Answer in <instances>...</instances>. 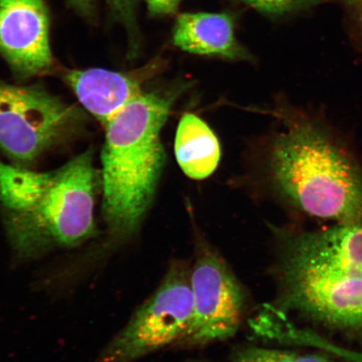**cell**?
Listing matches in <instances>:
<instances>
[{
	"label": "cell",
	"mask_w": 362,
	"mask_h": 362,
	"mask_svg": "<svg viewBox=\"0 0 362 362\" xmlns=\"http://www.w3.org/2000/svg\"><path fill=\"white\" fill-rule=\"evenodd\" d=\"M182 88L142 92L105 127L103 216L113 244L132 238L151 206L165 162L160 132Z\"/></svg>",
	"instance_id": "cell-3"
},
{
	"label": "cell",
	"mask_w": 362,
	"mask_h": 362,
	"mask_svg": "<svg viewBox=\"0 0 362 362\" xmlns=\"http://www.w3.org/2000/svg\"><path fill=\"white\" fill-rule=\"evenodd\" d=\"M164 67L165 61L156 57L142 68L130 72L90 68L66 71L63 76L85 110L106 127L143 92V84Z\"/></svg>",
	"instance_id": "cell-9"
},
{
	"label": "cell",
	"mask_w": 362,
	"mask_h": 362,
	"mask_svg": "<svg viewBox=\"0 0 362 362\" xmlns=\"http://www.w3.org/2000/svg\"><path fill=\"white\" fill-rule=\"evenodd\" d=\"M276 185L305 214L362 225V170L322 130L298 123L271 151Z\"/></svg>",
	"instance_id": "cell-4"
},
{
	"label": "cell",
	"mask_w": 362,
	"mask_h": 362,
	"mask_svg": "<svg viewBox=\"0 0 362 362\" xmlns=\"http://www.w3.org/2000/svg\"><path fill=\"white\" fill-rule=\"evenodd\" d=\"M96 189L93 149L48 172L0 161V208L16 255L28 259L93 238Z\"/></svg>",
	"instance_id": "cell-2"
},
{
	"label": "cell",
	"mask_w": 362,
	"mask_h": 362,
	"mask_svg": "<svg viewBox=\"0 0 362 362\" xmlns=\"http://www.w3.org/2000/svg\"><path fill=\"white\" fill-rule=\"evenodd\" d=\"M83 121L78 108L40 86L0 81V149L20 164H30L74 136Z\"/></svg>",
	"instance_id": "cell-6"
},
{
	"label": "cell",
	"mask_w": 362,
	"mask_h": 362,
	"mask_svg": "<svg viewBox=\"0 0 362 362\" xmlns=\"http://www.w3.org/2000/svg\"><path fill=\"white\" fill-rule=\"evenodd\" d=\"M294 362H333L328 356L327 353H306V354H298L296 353Z\"/></svg>",
	"instance_id": "cell-18"
},
{
	"label": "cell",
	"mask_w": 362,
	"mask_h": 362,
	"mask_svg": "<svg viewBox=\"0 0 362 362\" xmlns=\"http://www.w3.org/2000/svg\"><path fill=\"white\" fill-rule=\"evenodd\" d=\"M192 322L175 346L201 348L237 334L247 305V293L220 252L202 237L194 242L191 265Z\"/></svg>",
	"instance_id": "cell-7"
},
{
	"label": "cell",
	"mask_w": 362,
	"mask_h": 362,
	"mask_svg": "<svg viewBox=\"0 0 362 362\" xmlns=\"http://www.w3.org/2000/svg\"><path fill=\"white\" fill-rule=\"evenodd\" d=\"M49 30L44 0H0V56L18 78L42 76L57 69Z\"/></svg>",
	"instance_id": "cell-8"
},
{
	"label": "cell",
	"mask_w": 362,
	"mask_h": 362,
	"mask_svg": "<svg viewBox=\"0 0 362 362\" xmlns=\"http://www.w3.org/2000/svg\"><path fill=\"white\" fill-rule=\"evenodd\" d=\"M262 15L284 17L300 13L328 3L330 0H239Z\"/></svg>",
	"instance_id": "cell-13"
},
{
	"label": "cell",
	"mask_w": 362,
	"mask_h": 362,
	"mask_svg": "<svg viewBox=\"0 0 362 362\" xmlns=\"http://www.w3.org/2000/svg\"><path fill=\"white\" fill-rule=\"evenodd\" d=\"M276 309L341 329L362 330V225L317 232L279 230Z\"/></svg>",
	"instance_id": "cell-1"
},
{
	"label": "cell",
	"mask_w": 362,
	"mask_h": 362,
	"mask_svg": "<svg viewBox=\"0 0 362 362\" xmlns=\"http://www.w3.org/2000/svg\"><path fill=\"white\" fill-rule=\"evenodd\" d=\"M172 42L194 55L216 57L230 61H250L251 54L236 36L233 13H184L176 19Z\"/></svg>",
	"instance_id": "cell-10"
},
{
	"label": "cell",
	"mask_w": 362,
	"mask_h": 362,
	"mask_svg": "<svg viewBox=\"0 0 362 362\" xmlns=\"http://www.w3.org/2000/svg\"><path fill=\"white\" fill-rule=\"evenodd\" d=\"M296 352L257 346L237 348L230 356V362H294Z\"/></svg>",
	"instance_id": "cell-14"
},
{
	"label": "cell",
	"mask_w": 362,
	"mask_h": 362,
	"mask_svg": "<svg viewBox=\"0 0 362 362\" xmlns=\"http://www.w3.org/2000/svg\"><path fill=\"white\" fill-rule=\"evenodd\" d=\"M115 21L124 27L128 35L129 55L135 57L139 49L140 31L137 20L138 0H106Z\"/></svg>",
	"instance_id": "cell-12"
},
{
	"label": "cell",
	"mask_w": 362,
	"mask_h": 362,
	"mask_svg": "<svg viewBox=\"0 0 362 362\" xmlns=\"http://www.w3.org/2000/svg\"><path fill=\"white\" fill-rule=\"evenodd\" d=\"M183 0H146L148 15L165 17L175 15Z\"/></svg>",
	"instance_id": "cell-16"
},
{
	"label": "cell",
	"mask_w": 362,
	"mask_h": 362,
	"mask_svg": "<svg viewBox=\"0 0 362 362\" xmlns=\"http://www.w3.org/2000/svg\"><path fill=\"white\" fill-rule=\"evenodd\" d=\"M175 153L184 174L197 180L214 174L221 156L216 135L205 121L193 113H185L180 120Z\"/></svg>",
	"instance_id": "cell-11"
},
{
	"label": "cell",
	"mask_w": 362,
	"mask_h": 362,
	"mask_svg": "<svg viewBox=\"0 0 362 362\" xmlns=\"http://www.w3.org/2000/svg\"><path fill=\"white\" fill-rule=\"evenodd\" d=\"M343 25L350 42L362 52V0H338Z\"/></svg>",
	"instance_id": "cell-15"
},
{
	"label": "cell",
	"mask_w": 362,
	"mask_h": 362,
	"mask_svg": "<svg viewBox=\"0 0 362 362\" xmlns=\"http://www.w3.org/2000/svg\"><path fill=\"white\" fill-rule=\"evenodd\" d=\"M68 4L86 18H93L96 11L94 0H67Z\"/></svg>",
	"instance_id": "cell-17"
},
{
	"label": "cell",
	"mask_w": 362,
	"mask_h": 362,
	"mask_svg": "<svg viewBox=\"0 0 362 362\" xmlns=\"http://www.w3.org/2000/svg\"><path fill=\"white\" fill-rule=\"evenodd\" d=\"M191 265L171 261L156 291L94 362H134L177 345L192 319Z\"/></svg>",
	"instance_id": "cell-5"
}]
</instances>
